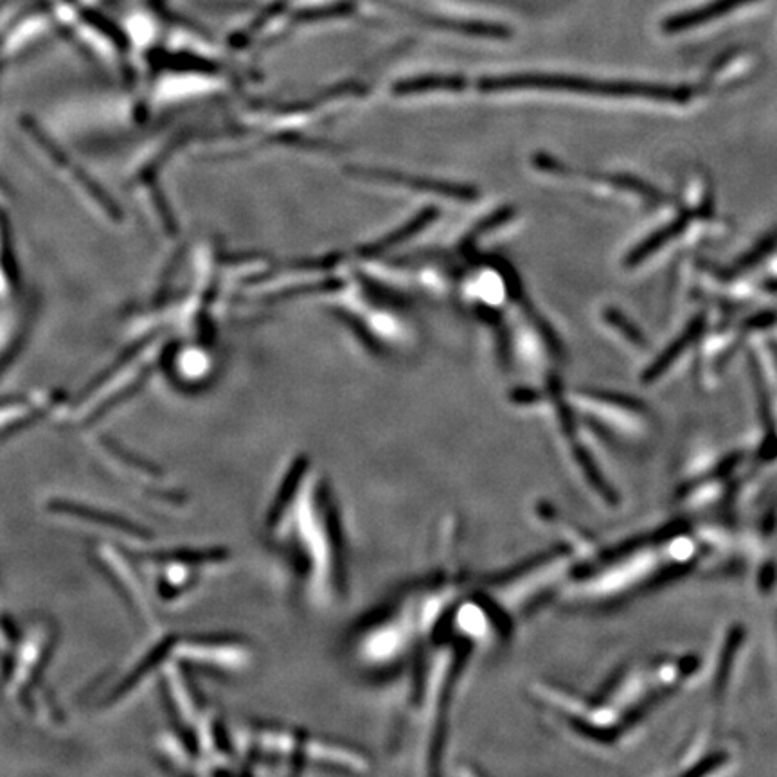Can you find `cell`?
Instances as JSON below:
<instances>
[{
    "mask_svg": "<svg viewBox=\"0 0 777 777\" xmlns=\"http://www.w3.org/2000/svg\"><path fill=\"white\" fill-rule=\"evenodd\" d=\"M703 326H705V319H703L702 315L689 322L688 328L682 331L679 339L674 340V342L669 344L668 350H666L665 353H660L659 357L655 359L654 364L649 365L648 370L645 371L643 380H645L646 384L660 379V376L677 362V359H680V357L685 354L689 346L693 344L694 340L699 339L700 335H702Z\"/></svg>",
    "mask_w": 777,
    "mask_h": 777,
    "instance_id": "3957f363",
    "label": "cell"
},
{
    "mask_svg": "<svg viewBox=\"0 0 777 777\" xmlns=\"http://www.w3.org/2000/svg\"><path fill=\"white\" fill-rule=\"evenodd\" d=\"M767 291L768 292H776V294H777V280L770 281V283H767Z\"/></svg>",
    "mask_w": 777,
    "mask_h": 777,
    "instance_id": "52a82bcc",
    "label": "cell"
},
{
    "mask_svg": "<svg viewBox=\"0 0 777 777\" xmlns=\"http://www.w3.org/2000/svg\"><path fill=\"white\" fill-rule=\"evenodd\" d=\"M776 245L777 234H774V237L767 238V240L763 241V243H759V247H756L751 254L743 258V260L740 261L738 269H748V266L756 265V263L767 256L768 252L773 251Z\"/></svg>",
    "mask_w": 777,
    "mask_h": 777,
    "instance_id": "5b68a950",
    "label": "cell"
},
{
    "mask_svg": "<svg viewBox=\"0 0 777 777\" xmlns=\"http://www.w3.org/2000/svg\"><path fill=\"white\" fill-rule=\"evenodd\" d=\"M481 89L488 92L501 90H556V92L591 94L609 98H649L668 103H686L693 98V90L688 87L669 85L635 84V81H601V79L580 78V76L558 75H518L486 78L481 81Z\"/></svg>",
    "mask_w": 777,
    "mask_h": 777,
    "instance_id": "6da1fadb",
    "label": "cell"
},
{
    "mask_svg": "<svg viewBox=\"0 0 777 777\" xmlns=\"http://www.w3.org/2000/svg\"><path fill=\"white\" fill-rule=\"evenodd\" d=\"M688 223L689 218H682V220H675V222L666 226L665 229L654 232L652 237L646 238L643 243L635 247L634 251L630 252L628 258H626V266L641 265L643 261L654 256L655 252H659L663 247L668 245L669 241L680 237L686 231Z\"/></svg>",
    "mask_w": 777,
    "mask_h": 777,
    "instance_id": "277c9868",
    "label": "cell"
},
{
    "mask_svg": "<svg viewBox=\"0 0 777 777\" xmlns=\"http://www.w3.org/2000/svg\"><path fill=\"white\" fill-rule=\"evenodd\" d=\"M758 0H713L709 4L699 6L694 10L682 11L677 15L668 17L660 24V30L665 31L666 35H677L685 31L694 30L699 25L709 24L713 20L722 19L731 11L740 10L743 6L753 4Z\"/></svg>",
    "mask_w": 777,
    "mask_h": 777,
    "instance_id": "7a4b0ae2",
    "label": "cell"
},
{
    "mask_svg": "<svg viewBox=\"0 0 777 777\" xmlns=\"http://www.w3.org/2000/svg\"><path fill=\"white\" fill-rule=\"evenodd\" d=\"M609 320H611L612 325H614L615 328H620V331H623V333H625L630 340H634V342H641V335L635 331L634 326L630 325V322H626L625 317H623V315L611 314Z\"/></svg>",
    "mask_w": 777,
    "mask_h": 777,
    "instance_id": "8992f818",
    "label": "cell"
}]
</instances>
